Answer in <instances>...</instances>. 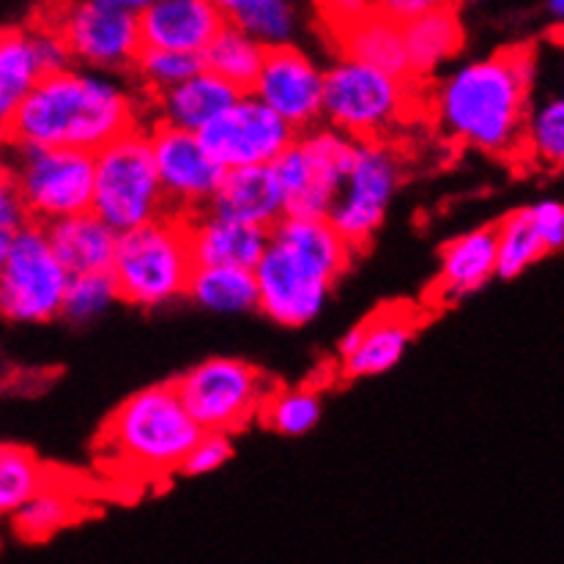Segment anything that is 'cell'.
I'll return each mask as SVG.
<instances>
[{"instance_id": "6da1fadb", "label": "cell", "mask_w": 564, "mask_h": 564, "mask_svg": "<svg viewBox=\"0 0 564 564\" xmlns=\"http://www.w3.org/2000/svg\"><path fill=\"white\" fill-rule=\"evenodd\" d=\"M534 80L538 55L529 44L466 61L433 86V121L464 149L501 160L521 156Z\"/></svg>"}, {"instance_id": "7a4b0ae2", "label": "cell", "mask_w": 564, "mask_h": 564, "mask_svg": "<svg viewBox=\"0 0 564 564\" xmlns=\"http://www.w3.org/2000/svg\"><path fill=\"white\" fill-rule=\"evenodd\" d=\"M140 105L118 77L69 69L44 77L9 118L11 145L99 154L138 129Z\"/></svg>"}, {"instance_id": "3957f363", "label": "cell", "mask_w": 564, "mask_h": 564, "mask_svg": "<svg viewBox=\"0 0 564 564\" xmlns=\"http://www.w3.org/2000/svg\"><path fill=\"white\" fill-rule=\"evenodd\" d=\"M351 261L354 250L326 219H280L269 230L267 252L252 269L258 310L291 329L313 324Z\"/></svg>"}, {"instance_id": "277c9868", "label": "cell", "mask_w": 564, "mask_h": 564, "mask_svg": "<svg viewBox=\"0 0 564 564\" xmlns=\"http://www.w3.org/2000/svg\"><path fill=\"white\" fill-rule=\"evenodd\" d=\"M200 436L173 383H154L112 411L99 436V453L112 471L160 479L182 471Z\"/></svg>"}, {"instance_id": "5b68a950", "label": "cell", "mask_w": 564, "mask_h": 564, "mask_svg": "<svg viewBox=\"0 0 564 564\" xmlns=\"http://www.w3.org/2000/svg\"><path fill=\"white\" fill-rule=\"evenodd\" d=\"M195 272L189 247V225L167 214L156 223L118 236L110 278L118 299L143 310H160L187 296Z\"/></svg>"}, {"instance_id": "8992f818", "label": "cell", "mask_w": 564, "mask_h": 564, "mask_svg": "<svg viewBox=\"0 0 564 564\" xmlns=\"http://www.w3.org/2000/svg\"><path fill=\"white\" fill-rule=\"evenodd\" d=\"M414 99V80H398L357 61L337 58L324 69L321 121L357 143L383 140L409 118Z\"/></svg>"}, {"instance_id": "52a82bcc", "label": "cell", "mask_w": 564, "mask_h": 564, "mask_svg": "<svg viewBox=\"0 0 564 564\" xmlns=\"http://www.w3.org/2000/svg\"><path fill=\"white\" fill-rule=\"evenodd\" d=\"M91 214L118 236L171 214L156 178L145 129H132L94 154Z\"/></svg>"}, {"instance_id": "ba28073f", "label": "cell", "mask_w": 564, "mask_h": 564, "mask_svg": "<svg viewBox=\"0 0 564 564\" xmlns=\"http://www.w3.org/2000/svg\"><path fill=\"white\" fill-rule=\"evenodd\" d=\"M143 0H80L42 17L61 33L77 69L99 75H129L134 69L140 42Z\"/></svg>"}, {"instance_id": "9c48e42d", "label": "cell", "mask_w": 564, "mask_h": 564, "mask_svg": "<svg viewBox=\"0 0 564 564\" xmlns=\"http://www.w3.org/2000/svg\"><path fill=\"white\" fill-rule=\"evenodd\" d=\"M3 160L17 182L28 223L47 228L61 219L91 212L94 154L9 145Z\"/></svg>"}, {"instance_id": "30bf717a", "label": "cell", "mask_w": 564, "mask_h": 564, "mask_svg": "<svg viewBox=\"0 0 564 564\" xmlns=\"http://www.w3.org/2000/svg\"><path fill=\"white\" fill-rule=\"evenodd\" d=\"M357 140L318 123L299 134L272 162V173L285 200V217L326 219L351 171Z\"/></svg>"}, {"instance_id": "8fae6325", "label": "cell", "mask_w": 564, "mask_h": 564, "mask_svg": "<svg viewBox=\"0 0 564 564\" xmlns=\"http://www.w3.org/2000/svg\"><path fill=\"white\" fill-rule=\"evenodd\" d=\"M178 400L203 433L230 436L261 416L274 387L245 359L217 357L195 365L173 381Z\"/></svg>"}, {"instance_id": "7c38bea8", "label": "cell", "mask_w": 564, "mask_h": 564, "mask_svg": "<svg viewBox=\"0 0 564 564\" xmlns=\"http://www.w3.org/2000/svg\"><path fill=\"white\" fill-rule=\"evenodd\" d=\"M69 274L47 245L44 228L28 223L0 258V315L14 324H47L61 315Z\"/></svg>"}, {"instance_id": "4fadbf2b", "label": "cell", "mask_w": 564, "mask_h": 564, "mask_svg": "<svg viewBox=\"0 0 564 564\" xmlns=\"http://www.w3.org/2000/svg\"><path fill=\"white\" fill-rule=\"evenodd\" d=\"M400 182H403V162L387 140L357 143L351 171L337 192L335 206L326 214V223L354 252L373 241Z\"/></svg>"}, {"instance_id": "5bb4252c", "label": "cell", "mask_w": 564, "mask_h": 564, "mask_svg": "<svg viewBox=\"0 0 564 564\" xmlns=\"http://www.w3.org/2000/svg\"><path fill=\"white\" fill-rule=\"evenodd\" d=\"M197 138L208 156L228 173L245 167H269L299 134L247 94L239 96V101L217 121L208 123Z\"/></svg>"}, {"instance_id": "9a60e30c", "label": "cell", "mask_w": 564, "mask_h": 564, "mask_svg": "<svg viewBox=\"0 0 564 564\" xmlns=\"http://www.w3.org/2000/svg\"><path fill=\"white\" fill-rule=\"evenodd\" d=\"M145 132L167 212L184 219L206 212L223 184L225 171L208 156L200 138L162 123H154Z\"/></svg>"}, {"instance_id": "2e32d148", "label": "cell", "mask_w": 564, "mask_h": 564, "mask_svg": "<svg viewBox=\"0 0 564 564\" xmlns=\"http://www.w3.org/2000/svg\"><path fill=\"white\" fill-rule=\"evenodd\" d=\"M250 96L272 110L293 132L304 134L321 123L324 69L296 44L269 50Z\"/></svg>"}, {"instance_id": "e0dca14e", "label": "cell", "mask_w": 564, "mask_h": 564, "mask_svg": "<svg viewBox=\"0 0 564 564\" xmlns=\"http://www.w3.org/2000/svg\"><path fill=\"white\" fill-rule=\"evenodd\" d=\"M422 315L405 304H387L340 337V376L373 378L392 370L409 351Z\"/></svg>"}, {"instance_id": "ac0fdd59", "label": "cell", "mask_w": 564, "mask_h": 564, "mask_svg": "<svg viewBox=\"0 0 564 564\" xmlns=\"http://www.w3.org/2000/svg\"><path fill=\"white\" fill-rule=\"evenodd\" d=\"M140 42L145 50L197 55L225 28L214 0H151L140 9Z\"/></svg>"}, {"instance_id": "d6986e66", "label": "cell", "mask_w": 564, "mask_h": 564, "mask_svg": "<svg viewBox=\"0 0 564 564\" xmlns=\"http://www.w3.org/2000/svg\"><path fill=\"white\" fill-rule=\"evenodd\" d=\"M189 247L195 269H252L267 252L269 230L230 223L200 212L187 219Z\"/></svg>"}, {"instance_id": "ffe728a7", "label": "cell", "mask_w": 564, "mask_h": 564, "mask_svg": "<svg viewBox=\"0 0 564 564\" xmlns=\"http://www.w3.org/2000/svg\"><path fill=\"white\" fill-rule=\"evenodd\" d=\"M206 212L230 223L272 230L280 219H285V200L272 167H245L225 173Z\"/></svg>"}, {"instance_id": "44dd1931", "label": "cell", "mask_w": 564, "mask_h": 564, "mask_svg": "<svg viewBox=\"0 0 564 564\" xmlns=\"http://www.w3.org/2000/svg\"><path fill=\"white\" fill-rule=\"evenodd\" d=\"M496 278V234L494 225L474 228L469 234L458 236L442 250V267H438L436 282H433V304L460 302L469 293L479 291L488 280Z\"/></svg>"}, {"instance_id": "7402d4cb", "label": "cell", "mask_w": 564, "mask_h": 564, "mask_svg": "<svg viewBox=\"0 0 564 564\" xmlns=\"http://www.w3.org/2000/svg\"><path fill=\"white\" fill-rule=\"evenodd\" d=\"M44 236H47L50 250L69 278L110 272L118 234L110 225L101 223L96 214H77V217L47 225Z\"/></svg>"}, {"instance_id": "603a6c76", "label": "cell", "mask_w": 564, "mask_h": 564, "mask_svg": "<svg viewBox=\"0 0 564 564\" xmlns=\"http://www.w3.org/2000/svg\"><path fill=\"white\" fill-rule=\"evenodd\" d=\"M239 96L241 94L225 86L219 77L200 69L182 86L151 99L156 116L154 123L178 129V132L200 134L208 123H214L225 110H230L239 101Z\"/></svg>"}, {"instance_id": "cb8c5ba5", "label": "cell", "mask_w": 564, "mask_h": 564, "mask_svg": "<svg viewBox=\"0 0 564 564\" xmlns=\"http://www.w3.org/2000/svg\"><path fill=\"white\" fill-rule=\"evenodd\" d=\"M340 58L357 61V64L370 66V69L383 72L398 80H411L409 58H405L403 28L398 22L387 20L376 6L365 17H359L351 25L332 31Z\"/></svg>"}, {"instance_id": "d4e9b609", "label": "cell", "mask_w": 564, "mask_h": 564, "mask_svg": "<svg viewBox=\"0 0 564 564\" xmlns=\"http://www.w3.org/2000/svg\"><path fill=\"white\" fill-rule=\"evenodd\" d=\"M403 44L411 80H422V77L442 69L464 47V25H460L458 6L433 3L425 14L403 25Z\"/></svg>"}, {"instance_id": "484cf974", "label": "cell", "mask_w": 564, "mask_h": 564, "mask_svg": "<svg viewBox=\"0 0 564 564\" xmlns=\"http://www.w3.org/2000/svg\"><path fill=\"white\" fill-rule=\"evenodd\" d=\"M219 11L225 25L245 33L261 50H280L296 44L302 14L288 0H223Z\"/></svg>"}, {"instance_id": "4316f807", "label": "cell", "mask_w": 564, "mask_h": 564, "mask_svg": "<svg viewBox=\"0 0 564 564\" xmlns=\"http://www.w3.org/2000/svg\"><path fill=\"white\" fill-rule=\"evenodd\" d=\"M263 58H267V50L258 47L256 42L239 33L236 28L225 25L223 31L214 36V42L203 50L200 64L203 72L219 77L225 86L234 88L236 94L247 96L252 91L258 80V72H261Z\"/></svg>"}, {"instance_id": "83f0119b", "label": "cell", "mask_w": 564, "mask_h": 564, "mask_svg": "<svg viewBox=\"0 0 564 564\" xmlns=\"http://www.w3.org/2000/svg\"><path fill=\"white\" fill-rule=\"evenodd\" d=\"M187 299L200 310L217 315H236L258 310L256 278L247 269H195Z\"/></svg>"}, {"instance_id": "f1b7e54d", "label": "cell", "mask_w": 564, "mask_h": 564, "mask_svg": "<svg viewBox=\"0 0 564 564\" xmlns=\"http://www.w3.org/2000/svg\"><path fill=\"white\" fill-rule=\"evenodd\" d=\"M39 80L28 28H0V116L11 118Z\"/></svg>"}, {"instance_id": "f546056e", "label": "cell", "mask_w": 564, "mask_h": 564, "mask_svg": "<svg viewBox=\"0 0 564 564\" xmlns=\"http://www.w3.org/2000/svg\"><path fill=\"white\" fill-rule=\"evenodd\" d=\"M77 516H80V501H77V496L53 479L25 507H20L11 516V527H14V532L22 540H33L36 543V540H47L58 529L69 527L72 521H77Z\"/></svg>"}, {"instance_id": "4dcf8cb0", "label": "cell", "mask_w": 564, "mask_h": 564, "mask_svg": "<svg viewBox=\"0 0 564 564\" xmlns=\"http://www.w3.org/2000/svg\"><path fill=\"white\" fill-rule=\"evenodd\" d=\"M521 156L543 171H562L564 165V101L562 96L532 105L523 129Z\"/></svg>"}, {"instance_id": "1f68e13d", "label": "cell", "mask_w": 564, "mask_h": 564, "mask_svg": "<svg viewBox=\"0 0 564 564\" xmlns=\"http://www.w3.org/2000/svg\"><path fill=\"white\" fill-rule=\"evenodd\" d=\"M50 482L53 477L31 449L0 444V518L14 516Z\"/></svg>"}, {"instance_id": "d6a6232c", "label": "cell", "mask_w": 564, "mask_h": 564, "mask_svg": "<svg viewBox=\"0 0 564 564\" xmlns=\"http://www.w3.org/2000/svg\"><path fill=\"white\" fill-rule=\"evenodd\" d=\"M496 234V278L516 280L529 267L545 256L532 223H529L527 208L510 212L494 225Z\"/></svg>"}, {"instance_id": "836d02e7", "label": "cell", "mask_w": 564, "mask_h": 564, "mask_svg": "<svg viewBox=\"0 0 564 564\" xmlns=\"http://www.w3.org/2000/svg\"><path fill=\"white\" fill-rule=\"evenodd\" d=\"M321 394L310 387L274 389L261 409L263 425L282 436H304L321 420Z\"/></svg>"}, {"instance_id": "e575fe53", "label": "cell", "mask_w": 564, "mask_h": 564, "mask_svg": "<svg viewBox=\"0 0 564 564\" xmlns=\"http://www.w3.org/2000/svg\"><path fill=\"white\" fill-rule=\"evenodd\" d=\"M203 69L197 55L167 53V50H140L134 61L132 75L138 77L140 88L154 99V96L167 94L171 88L182 86L184 80L195 77Z\"/></svg>"}, {"instance_id": "d590c367", "label": "cell", "mask_w": 564, "mask_h": 564, "mask_svg": "<svg viewBox=\"0 0 564 564\" xmlns=\"http://www.w3.org/2000/svg\"><path fill=\"white\" fill-rule=\"evenodd\" d=\"M116 302H121V299H118V288L110 272L83 274V278H72L69 285H66L61 315L69 324H91V321L101 318Z\"/></svg>"}, {"instance_id": "8d00e7d4", "label": "cell", "mask_w": 564, "mask_h": 564, "mask_svg": "<svg viewBox=\"0 0 564 564\" xmlns=\"http://www.w3.org/2000/svg\"><path fill=\"white\" fill-rule=\"evenodd\" d=\"M28 33H31L33 61H36V69H39V77H42V80L44 77H53V75H61V72L75 69L69 47H66V42L61 39V33L55 31L50 22L39 20L36 25L28 28Z\"/></svg>"}, {"instance_id": "74e56055", "label": "cell", "mask_w": 564, "mask_h": 564, "mask_svg": "<svg viewBox=\"0 0 564 564\" xmlns=\"http://www.w3.org/2000/svg\"><path fill=\"white\" fill-rule=\"evenodd\" d=\"M529 223H532L534 234H538L540 245H543L545 256L549 252H560L564 247V206L562 200L545 197L538 200L534 206L527 208Z\"/></svg>"}, {"instance_id": "f35d334b", "label": "cell", "mask_w": 564, "mask_h": 564, "mask_svg": "<svg viewBox=\"0 0 564 564\" xmlns=\"http://www.w3.org/2000/svg\"><path fill=\"white\" fill-rule=\"evenodd\" d=\"M234 447H230V436H219V433H203L200 442L192 447V453L184 460V474H208L225 464L230 458Z\"/></svg>"}, {"instance_id": "ab89813d", "label": "cell", "mask_w": 564, "mask_h": 564, "mask_svg": "<svg viewBox=\"0 0 564 564\" xmlns=\"http://www.w3.org/2000/svg\"><path fill=\"white\" fill-rule=\"evenodd\" d=\"M22 225H28V217L20 192H17V182L6 160H0V239H11Z\"/></svg>"}, {"instance_id": "60d3db41", "label": "cell", "mask_w": 564, "mask_h": 564, "mask_svg": "<svg viewBox=\"0 0 564 564\" xmlns=\"http://www.w3.org/2000/svg\"><path fill=\"white\" fill-rule=\"evenodd\" d=\"M431 6H433V0H387V3H378L376 9L381 11L387 20L398 22V25L403 28V25H409V22H414L416 17L425 14Z\"/></svg>"}, {"instance_id": "b9f144b4", "label": "cell", "mask_w": 564, "mask_h": 564, "mask_svg": "<svg viewBox=\"0 0 564 564\" xmlns=\"http://www.w3.org/2000/svg\"><path fill=\"white\" fill-rule=\"evenodd\" d=\"M11 145V134H9V118L0 116V160H3V154L9 151Z\"/></svg>"}, {"instance_id": "7bdbcfd3", "label": "cell", "mask_w": 564, "mask_h": 564, "mask_svg": "<svg viewBox=\"0 0 564 564\" xmlns=\"http://www.w3.org/2000/svg\"><path fill=\"white\" fill-rule=\"evenodd\" d=\"M545 11H549V17L554 22L564 20V3H562V0H551V3H545Z\"/></svg>"}, {"instance_id": "ee69618b", "label": "cell", "mask_w": 564, "mask_h": 564, "mask_svg": "<svg viewBox=\"0 0 564 564\" xmlns=\"http://www.w3.org/2000/svg\"><path fill=\"white\" fill-rule=\"evenodd\" d=\"M9 241H11V239H0V258H3L6 250H9Z\"/></svg>"}]
</instances>
